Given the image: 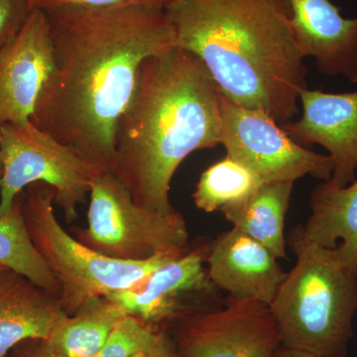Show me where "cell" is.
Listing matches in <instances>:
<instances>
[{
    "mask_svg": "<svg viewBox=\"0 0 357 357\" xmlns=\"http://www.w3.org/2000/svg\"><path fill=\"white\" fill-rule=\"evenodd\" d=\"M0 215L13 208L28 185L44 183L55 191L54 203L68 222L77 220L98 172L91 162L31 121L0 126Z\"/></svg>",
    "mask_w": 357,
    "mask_h": 357,
    "instance_id": "52a82bcc",
    "label": "cell"
},
{
    "mask_svg": "<svg viewBox=\"0 0 357 357\" xmlns=\"http://www.w3.org/2000/svg\"><path fill=\"white\" fill-rule=\"evenodd\" d=\"M54 69L31 122L100 171L112 170L117 122L147 58L176 47L163 8L128 4L43 10Z\"/></svg>",
    "mask_w": 357,
    "mask_h": 357,
    "instance_id": "6da1fadb",
    "label": "cell"
},
{
    "mask_svg": "<svg viewBox=\"0 0 357 357\" xmlns=\"http://www.w3.org/2000/svg\"><path fill=\"white\" fill-rule=\"evenodd\" d=\"M167 332L182 357H272L282 344L269 307L229 296L222 307L185 314Z\"/></svg>",
    "mask_w": 357,
    "mask_h": 357,
    "instance_id": "9c48e42d",
    "label": "cell"
},
{
    "mask_svg": "<svg viewBox=\"0 0 357 357\" xmlns=\"http://www.w3.org/2000/svg\"><path fill=\"white\" fill-rule=\"evenodd\" d=\"M33 8H57V7H84V8H105V7L143 4V6L165 8L170 0H29Z\"/></svg>",
    "mask_w": 357,
    "mask_h": 357,
    "instance_id": "603a6c76",
    "label": "cell"
},
{
    "mask_svg": "<svg viewBox=\"0 0 357 357\" xmlns=\"http://www.w3.org/2000/svg\"><path fill=\"white\" fill-rule=\"evenodd\" d=\"M54 199L51 185L35 183L21 194V208L30 238L57 281L59 299L69 316L89 301L132 287L181 256L137 262L107 257L69 234L56 215Z\"/></svg>",
    "mask_w": 357,
    "mask_h": 357,
    "instance_id": "5b68a950",
    "label": "cell"
},
{
    "mask_svg": "<svg viewBox=\"0 0 357 357\" xmlns=\"http://www.w3.org/2000/svg\"><path fill=\"white\" fill-rule=\"evenodd\" d=\"M144 354H138V356H135V357H143V356H144Z\"/></svg>",
    "mask_w": 357,
    "mask_h": 357,
    "instance_id": "f1b7e54d",
    "label": "cell"
},
{
    "mask_svg": "<svg viewBox=\"0 0 357 357\" xmlns=\"http://www.w3.org/2000/svg\"><path fill=\"white\" fill-rule=\"evenodd\" d=\"M206 262L208 277L218 290L268 307L287 275L266 246L236 227L211 243Z\"/></svg>",
    "mask_w": 357,
    "mask_h": 357,
    "instance_id": "4fadbf2b",
    "label": "cell"
},
{
    "mask_svg": "<svg viewBox=\"0 0 357 357\" xmlns=\"http://www.w3.org/2000/svg\"><path fill=\"white\" fill-rule=\"evenodd\" d=\"M143 357H182L173 338L166 331L157 333L153 344Z\"/></svg>",
    "mask_w": 357,
    "mask_h": 357,
    "instance_id": "d4e9b609",
    "label": "cell"
},
{
    "mask_svg": "<svg viewBox=\"0 0 357 357\" xmlns=\"http://www.w3.org/2000/svg\"><path fill=\"white\" fill-rule=\"evenodd\" d=\"M220 109V144L227 156L250 169L263 184L295 183L307 175L323 182L332 178L331 157L303 147L269 115L241 107L223 93Z\"/></svg>",
    "mask_w": 357,
    "mask_h": 357,
    "instance_id": "ba28073f",
    "label": "cell"
},
{
    "mask_svg": "<svg viewBox=\"0 0 357 357\" xmlns=\"http://www.w3.org/2000/svg\"><path fill=\"white\" fill-rule=\"evenodd\" d=\"M126 314L109 298H96L66 317L48 342L62 357H96Z\"/></svg>",
    "mask_w": 357,
    "mask_h": 357,
    "instance_id": "ac0fdd59",
    "label": "cell"
},
{
    "mask_svg": "<svg viewBox=\"0 0 357 357\" xmlns=\"http://www.w3.org/2000/svg\"><path fill=\"white\" fill-rule=\"evenodd\" d=\"M54 69L50 28L33 8L15 38L0 52V126L31 121Z\"/></svg>",
    "mask_w": 357,
    "mask_h": 357,
    "instance_id": "8fae6325",
    "label": "cell"
},
{
    "mask_svg": "<svg viewBox=\"0 0 357 357\" xmlns=\"http://www.w3.org/2000/svg\"><path fill=\"white\" fill-rule=\"evenodd\" d=\"M158 332L138 317L126 314L114 326L96 357H135L145 354Z\"/></svg>",
    "mask_w": 357,
    "mask_h": 357,
    "instance_id": "44dd1931",
    "label": "cell"
},
{
    "mask_svg": "<svg viewBox=\"0 0 357 357\" xmlns=\"http://www.w3.org/2000/svg\"><path fill=\"white\" fill-rule=\"evenodd\" d=\"M288 245L297 258L270 305L282 345L319 357H347L357 312V276L337 248L312 243L301 225Z\"/></svg>",
    "mask_w": 357,
    "mask_h": 357,
    "instance_id": "277c9868",
    "label": "cell"
},
{
    "mask_svg": "<svg viewBox=\"0 0 357 357\" xmlns=\"http://www.w3.org/2000/svg\"><path fill=\"white\" fill-rule=\"evenodd\" d=\"M291 27L303 57L321 74L357 84V16L344 18L331 0H288Z\"/></svg>",
    "mask_w": 357,
    "mask_h": 357,
    "instance_id": "5bb4252c",
    "label": "cell"
},
{
    "mask_svg": "<svg viewBox=\"0 0 357 357\" xmlns=\"http://www.w3.org/2000/svg\"><path fill=\"white\" fill-rule=\"evenodd\" d=\"M68 316L55 294L13 270L0 271V357L25 340H48Z\"/></svg>",
    "mask_w": 357,
    "mask_h": 357,
    "instance_id": "9a60e30c",
    "label": "cell"
},
{
    "mask_svg": "<svg viewBox=\"0 0 357 357\" xmlns=\"http://www.w3.org/2000/svg\"><path fill=\"white\" fill-rule=\"evenodd\" d=\"M211 243H199L184 255L157 268L132 287L107 296L128 314L138 317L156 331L185 314L218 309L225 300L208 277L204 263Z\"/></svg>",
    "mask_w": 357,
    "mask_h": 357,
    "instance_id": "30bf717a",
    "label": "cell"
},
{
    "mask_svg": "<svg viewBox=\"0 0 357 357\" xmlns=\"http://www.w3.org/2000/svg\"><path fill=\"white\" fill-rule=\"evenodd\" d=\"M7 357H62L46 340H28L9 352Z\"/></svg>",
    "mask_w": 357,
    "mask_h": 357,
    "instance_id": "cb8c5ba5",
    "label": "cell"
},
{
    "mask_svg": "<svg viewBox=\"0 0 357 357\" xmlns=\"http://www.w3.org/2000/svg\"><path fill=\"white\" fill-rule=\"evenodd\" d=\"M76 238L107 257L137 262L182 255L190 234L182 213L139 206L114 173L100 171L89 191L88 227L77 229Z\"/></svg>",
    "mask_w": 357,
    "mask_h": 357,
    "instance_id": "8992f818",
    "label": "cell"
},
{
    "mask_svg": "<svg viewBox=\"0 0 357 357\" xmlns=\"http://www.w3.org/2000/svg\"><path fill=\"white\" fill-rule=\"evenodd\" d=\"M299 100L302 116L282 128L299 144L325 148L333 164L332 184H351L357 170V91L330 93L307 88Z\"/></svg>",
    "mask_w": 357,
    "mask_h": 357,
    "instance_id": "7c38bea8",
    "label": "cell"
},
{
    "mask_svg": "<svg viewBox=\"0 0 357 357\" xmlns=\"http://www.w3.org/2000/svg\"><path fill=\"white\" fill-rule=\"evenodd\" d=\"M0 265L23 275L59 297L57 281L28 234L21 208V195L13 208L0 215Z\"/></svg>",
    "mask_w": 357,
    "mask_h": 357,
    "instance_id": "d6986e66",
    "label": "cell"
},
{
    "mask_svg": "<svg viewBox=\"0 0 357 357\" xmlns=\"http://www.w3.org/2000/svg\"><path fill=\"white\" fill-rule=\"evenodd\" d=\"M261 185L250 169L227 156L204 171L192 199L199 210L213 213L243 203Z\"/></svg>",
    "mask_w": 357,
    "mask_h": 357,
    "instance_id": "ffe728a7",
    "label": "cell"
},
{
    "mask_svg": "<svg viewBox=\"0 0 357 357\" xmlns=\"http://www.w3.org/2000/svg\"><path fill=\"white\" fill-rule=\"evenodd\" d=\"M32 9L29 0H0V52L15 38Z\"/></svg>",
    "mask_w": 357,
    "mask_h": 357,
    "instance_id": "7402d4cb",
    "label": "cell"
},
{
    "mask_svg": "<svg viewBox=\"0 0 357 357\" xmlns=\"http://www.w3.org/2000/svg\"><path fill=\"white\" fill-rule=\"evenodd\" d=\"M176 46L204 63L218 88L280 126L298 114L307 67L288 0H170Z\"/></svg>",
    "mask_w": 357,
    "mask_h": 357,
    "instance_id": "3957f363",
    "label": "cell"
},
{
    "mask_svg": "<svg viewBox=\"0 0 357 357\" xmlns=\"http://www.w3.org/2000/svg\"><path fill=\"white\" fill-rule=\"evenodd\" d=\"M3 269H7V268L2 266V265H0V271H2Z\"/></svg>",
    "mask_w": 357,
    "mask_h": 357,
    "instance_id": "83f0119b",
    "label": "cell"
},
{
    "mask_svg": "<svg viewBox=\"0 0 357 357\" xmlns=\"http://www.w3.org/2000/svg\"><path fill=\"white\" fill-rule=\"evenodd\" d=\"M311 215L301 225L312 243L337 248L342 263L357 276V180L340 188L325 181L312 189Z\"/></svg>",
    "mask_w": 357,
    "mask_h": 357,
    "instance_id": "2e32d148",
    "label": "cell"
},
{
    "mask_svg": "<svg viewBox=\"0 0 357 357\" xmlns=\"http://www.w3.org/2000/svg\"><path fill=\"white\" fill-rule=\"evenodd\" d=\"M272 357H319L316 354H310V352L300 351V349H291V347L280 345L276 351L274 352Z\"/></svg>",
    "mask_w": 357,
    "mask_h": 357,
    "instance_id": "484cf974",
    "label": "cell"
},
{
    "mask_svg": "<svg viewBox=\"0 0 357 357\" xmlns=\"http://www.w3.org/2000/svg\"><path fill=\"white\" fill-rule=\"evenodd\" d=\"M294 183H266L243 203L222 211L232 227L266 246L278 259H286L285 218Z\"/></svg>",
    "mask_w": 357,
    "mask_h": 357,
    "instance_id": "e0dca14e",
    "label": "cell"
},
{
    "mask_svg": "<svg viewBox=\"0 0 357 357\" xmlns=\"http://www.w3.org/2000/svg\"><path fill=\"white\" fill-rule=\"evenodd\" d=\"M222 91L197 56L173 47L141 65L117 122L112 170L136 204L171 213V181L192 152L220 144Z\"/></svg>",
    "mask_w": 357,
    "mask_h": 357,
    "instance_id": "7a4b0ae2",
    "label": "cell"
},
{
    "mask_svg": "<svg viewBox=\"0 0 357 357\" xmlns=\"http://www.w3.org/2000/svg\"><path fill=\"white\" fill-rule=\"evenodd\" d=\"M2 173V162H1V154H0V175Z\"/></svg>",
    "mask_w": 357,
    "mask_h": 357,
    "instance_id": "4316f807",
    "label": "cell"
}]
</instances>
